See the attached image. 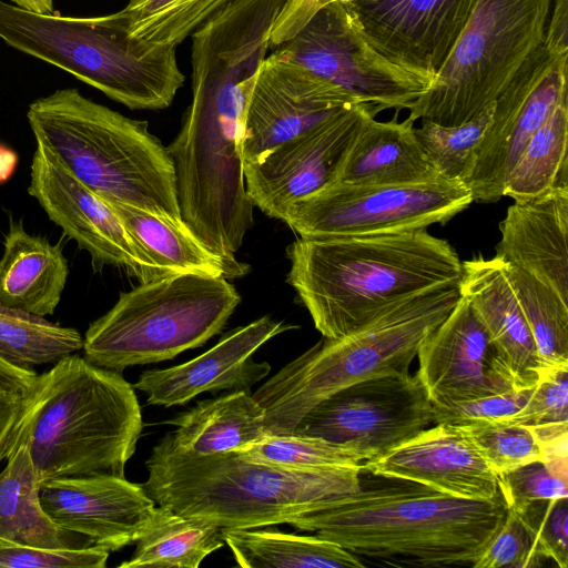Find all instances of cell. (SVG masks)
I'll list each match as a JSON object with an SVG mask.
<instances>
[{"label":"cell","mask_w":568,"mask_h":568,"mask_svg":"<svg viewBox=\"0 0 568 568\" xmlns=\"http://www.w3.org/2000/svg\"><path fill=\"white\" fill-rule=\"evenodd\" d=\"M287 283L325 338L342 337L400 302L458 286L463 262L426 230L295 240Z\"/></svg>","instance_id":"1"},{"label":"cell","mask_w":568,"mask_h":568,"mask_svg":"<svg viewBox=\"0 0 568 568\" xmlns=\"http://www.w3.org/2000/svg\"><path fill=\"white\" fill-rule=\"evenodd\" d=\"M334 499L291 526L368 557L422 566H473L507 514L504 497L470 500L388 478Z\"/></svg>","instance_id":"2"},{"label":"cell","mask_w":568,"mask_h":568,"mask_svg":"<svg viewBox=\"0 0 568 568\" xmlns=\"http://www.w3.org/2000/svg\"><path fill=\"white\" fill-rule=\"evenodd\" d=\"M141 484L159 506L220 528L288 524L361 488L358 467L288 468L236 450L194 455L176 448L170 433L153 447Z\"/></svg>","instance_id":"3"},{"label":"cell","mask_w":568,"mask_h":568,"mask_svg":"<svg viewBox=\"0 0 568 568\" xmlns=\"http://www.w3.org/2000/svg\"><path fill=\"white\" fill-rule=\"evenodd\" d=\"M142 428L133 385L121 373L71 354L37 375L22 395L11 452L28 445L41 484L101 473L124 476Z\"/></svg>","instance_id":"4"},{"label":"cell","mask_w":568,"mask_h":568,"mask_svg":"<svg viewBox=\"0 0 568 568\" xmlns=\"http://www.w3.org/2000/svg\"><path fill=\"white\" fill-rule=\"evenodd\" d=\"M27 118L37 144L103 200L183 221L172 161L145 121L70 88L33 101Z\"/></svg>","instance_id":"5"},{"label":"cell","mask_w":568,"mask_h":568,"mask_svg":"<svg viewBox=\"0 0 568 568\" xmlns=\"http://www.w3.org/2000/svg\"><path fill=\"white\" fill-rule=\"evenodd\" d=\"M458 298V286L433 290L390 306L342 337H323L252 394L264 409L266 435L293 434L310 409L341 388L408 374L420 345Z\"/></svg>","instance_id":"6"},{"label":"cell","mask_w":568,"mask_h":568,"mask_svg":"<svg viewBox=\"0 0 568 568\" xmlns=\"http://www.w3.org/2000/svg\"><path fill=\"white\" fill-rule=\"evenodd\" d=\"M0 39L132 110H163L184 83L175 47L131 38L115 14L40 13L0 0Z\"/></svg>","instance_id":"7"},{"label":"cell","mask_w":568,"mask_h":568,"mask_svg":"<svg viewBox=\"0 0 568 568\" xmlns=\"http://www.w3.org/2000/svg\"><path fill=\"white\" fill-rule=\"evenodd\" d=\"M241 302L224 276L180 274L121 293L84 336V358L122 373L200 347L221 332Z\"/></svg>","instance_id":"8"},{"label":"cell","mask_w":568,"mask_h":568,"mask_svg":"<svg viewBox=\"0 0 568 568\" xmlns=\"http://www.w3.org/2000/svg\"><path fill=\"white\" fill-rule=\"evenodd\" d=\"M552 0H475L429 89L407 119L458 125L488 106L544 42Z\"/></svg>","instance_id":"9"},{"label":"cell","mask_w":568,"mask_h":568,"mask_svg":"<svg viewBox=\"0 0 568 568\" xmlns=\"http://www.w3.org/2000/svg\"><path fill=\"white\" fill-rule=\"evenodd\" d=\"M460 180L415 184L335 182L292 204L284 222L304 239L351 237L426 230L473 203Z\"/></svg>","instance_id":"10"},{"label":"cell","mask_w":568,"mask_h":568,"mask_svg":"<svg viewBox=\"0 0 568 568\" xmlns=\"http://www.w3.org/2000/svg\"><path fill=\"white\" fill-rule=\"evenodd\" d=\"M270 49L333 84L356 104L371 105L377 112L408 109L432 84L374 49L341 0H329L311 11Z\"/></svg>","instance_id":"11"},{"label":"cell","mask_w":568,"mask_h":568,"mask_svg":"<svg viewBox=\"0 0 568 568\" xmlns=\"http://www.w3.org/2000/svg\"><path fill=\"white\" fill-rule=\"evenodd\" d=\"M432 424L429 395L418 375L408 373L368 378L338 389L310 409L293 434L355 448L371 460Z\"/></svg>","instance_id":"12"},{"label":"cell","mask_w":568,"mask_h":568,"mask_svg":"<svg viewBox=\"0 0 568 568\" xmlns=\"http://www.w3.org/2000/svg\"><path fill=\"white\" fill-rule=\"evenodd\" d=\"M378 112L367 104L334 118L244 164L247 194L267 216L285 219L295 202L337 182L343 162L364 125Z\"/></svg>","instance_id":"13"},{"label":"cell","mask_w":568,"mask_h":568,"mask_svg":"<svg viewBox=\"0 0 568 568\" xmlns=\"http://www.w3.org/2000/svg\"><path fill=\"white\" fill-rule=\"evenodd\" d=\"M364 38L390 62L433 82L475 0H341Z\"/></svg>","instance_id":"14"},{"label":"cell","mask_w":568,"mask_h":568,"mask_svg":"<svg viewBox=\"0 0 568 568\" xmlns=\"http://www.w3.org/2000/svg\"><path fill=\"white\" fill-rule=\"evenodd\" d=\"M356 103L333 84L273 53L266 57L246 109L244 164L334 118Z\"/></svg>","instance_id":"15"},{"label":"cell","mask_w":568,"mask_h":568,"mask_svg":"<svg viewBox=\"0 0 568 568\" xmlns=\"http://www.w3.org/2000/svg\"><path fill=\"white\" fill-rule=\"evenodd\" d=\"M28 192L64 235L90 254L95 271L122 267L146 283L144 261L115 211L41 144L32 156Z\"/></svg>","instance_id":"16"},{"label":"cell","mask_w":568,"mask_h":568,"mask_svg":"<svg viewBox=\"0 0 568 568\" xmlns=\"http://www.w3.org/2000/svg\"><path fill=\"white\" fill-rule=\"evenodd\" d=\"M418 377L432 403L471 400L517 389L469 300L459 298L417 353Z\"/></svg>","instance_id":"17"},{"label":"cell","mask_w":568,"mask_h":568,"mask_svg":"<svg viewBox=\"0 0 568 568\" xmlns=\"http://www.w3.org/2000/svg\"><path fill=\"white\" fill-rule=\"evenodd\" d=\"M40 499L60 528L109 552L135 544L156 505L141 484L104 473L45 480Z\"/></svg>","instance_id":"18"},{"label":"cell","mask_w":568,"mask_h":568,"mask_svg":"<svg viewBox=\"0 0 568 568\" xmlns=\"http://www.w3.org/2000/svg\"><path fill=\"white\" fill-rule=\"evenodd\" d=\"M295 328L263 316L239 326L200 356L164 369L144 371L133 384L148 397V404L171 407L184 405L202 393L250 390L271 372L267 362H255L253 354L268 339Z\"/></svg>","instance_id":"19"},{"label":"cell","mask_w":568,"mask_h":568,"mask_svg":"<svg viewBox=\"0 0 568 568\" xmlns=\"http://www.w3.org/2000/svg\"><path fill=\"white\" fill-rule=\"evenodd\" d=\"M375 476L415 481L453 497L494 500L498 476L467 434L435 424L377 458L362 464Z\"/></svg>","instance_id":"20"},{"label":"cell","mask_w":568,"mask_h":568,"mask_svg":"<svg viewBox=\"0 0 568 568\" xmlns=\"http://www.w3.org/2000/svg\"><path fill=\"white\" fill-rule=\"evenodd\" d=\"M499 231L495 256L536 276L568 302V179L514 201Z\"/></svg>","instance_id":"21"},{"label":"cell","mask_w":568,"mask_h":568,"mask_svg":"<svg viewBox=\"0 0 568 568\" xmlns=\"http://www.w3.org/2000/svg\"><path fill=\"white\" fill-rule=\"evenodd\" d=\"M459 294L466 296L514 378L517 389L534 387L545 372L503 262L481 255L463 262Z\"/></svg>","instance_id":"22"},{"label":"cell","mask_w":568,"mask_h":568,"mask_svg":"<svg viewBox=\"0 0 568 568\" xmlns=\"http://www.w3.org/2000/svg\"><path fill=\"white\" fill-rule=\"evenodd\" d=\"M0 258V305L45 317L59 305L69 276L61 243L11 220Z\"/></svg>","instance_id":"23"},{"label":"cell","mask_w":568,"mask_h":568,"mask_svg":"<svg viewBox=\"0 0 568 568\" xmlns=\"http://www.w3.org/2000/svg\"><path fill=\"white\" fill-rule=\"evenodd\" d=\"M560 58L564 57L554 54L542 42L495 99L491 122L459 179L470 190L474 201L490 203L504 196L505 152L517 118L531 92Z\"/></svg>","instance_id":"24"},{"label":"cell","mask_w":568,"mask_h":568,"mask_svg":"<svg viewBox=\"0 0 568 568\" xmlns=\"http://www.w3.org/2000/svg\"><path fill=\"white\" fill-rule=\"evenodd\" d=\"M435 170L414 132V122L396 116L368 120L352 144L337 182L351 184H415L437 180Z\"/></svg>","instance_id":"25"},{"label":"cell","mask_w":568,"mask_h":568,"mask_svg":"<svg viewBox=\"0 0 568 568\" xmlns=\"http://www.w3.org/2000/svg\"><path fill=\"white\" fill-rule=\"evenodd\" d=\"M115 211L141 254L146 283L180 274L234 278L227 265L213 254L183 221L105 200Z\"/></svg>","instance_id":"26"},{"label":"cell","mask_w":568,"mask_h":568,"mask_svg":"<svg viewBox=\"0 0 568 568\" xmlns=\"http://www.w3.org/2000/svg\"><path fill=\"white\" fill-rule=\"evenodd\" d=\"M265 413L250 390H234L197 402L166 420L173 445L194 455H215L242 449L266 436Z\"/></svg>","instance_id":"27"},{"label":"cell","mask_w":568,"mask_h":568,"mask_svg":"<svg viewBox=\"0 0 568 568\" xmlns=\"http://www.w3.org/2000/svg\"><path fill=\"white\" fill-rule=\"evenodd\" d=\"M40 487L29 447L21 443L0 471V538L47 549L80 547L44 511Z\"/></svg>","instance_id":"28"},{"label":"cell","mask_w":568,"mask_h":568,"mask_svg":"<svg viewBox=\"0 0 568 568\" xmlns=\"http://www.w3.org/2000/svg\"><path fill=\"white\" fill-rule=\"evenodd\" d=\"M224 544L243 568H361L355 554L315 536L276 529L221 528Z\"/></svg>","instance_id":"29"},{"label":"cell","mask_w":568,"mask_h":568,"mask_svg":"<svg viewBox=\"0 0 568 568\" xmlns=\"http://www.w3.org/2000/svg\"><path fill=\"white\" fill-rule=\"evenodd\" d=\"M223 546L220 527L158 505L133 555L118 567L199 568Z\"/></svg>","instance_id":"30"},{"label":"cell","mask_w":568,"mask_h":568,"mask_svg":"<svg viewBox=\"0 0 568 568\" xmlns=\"http://www.w3.org/2000/svg\"><path fill=\"white\" fill-rule=\"evenodd\" d=\"M567 142L568 94L527 142L505 181L503 195L526 200L568 179Z\"/></svg>","instance_id":"31"},{"label":"cell","mask_w":568,"mask_h":568,"mask_svg":"<svg viewBox=\"0 0 568 568\" xmlns=\"http://www.w3.org/2000/svg\"><path fill=\"white\" fill-rule=\"evenodd\" d=\"M503 262V261H501ZM544 369L568 366V302L525 270L503 262Z\"/></svg>","instance_id":"32"},{"label":"cell","mask_w":568,"mask_h":568,"mask_svg":"<svg viewBox=\"0 0 568 568\" xmlns=\"http://www.w3.org/2000/svg\"><path fill=\"white\" fill-rule=\"evenodd\" d=\"M82 346L83 337L75 328L0 305V358L8 364L33 371L34 366L57 363Z\"/></svg>","instance_id":"33"},{"label":"cell","mask_w":568,"mask_h":568,"mask_svg":"<svg viewBox=\"0 0 568 568\" xmlns=\"http://www.w3.org/2000/svg\"><path fill=\"white\" fill-rule=\"evenodd\" d=\"M232 0H130L116 19L128 34L153 45L175 47Z\"/></svg>","instance_id":"34"},{"label":"cell","mask_w":568,"mask_h":568,"mask_svg":"<svg viewBox=\"0 0 568 568\" xmlns=\"http://www.w3.org/2000/svg\"><path fill=\"white\" fill-rule=\"evenodd\" d=\"M236 452L254 462L288 468L358 467L366 460L355 448L297 434L266 435Z\"/></svg>","instance_id":"35"},{"label":"cell","mask_w":568,"mask_h":568,"mask_svg":"<svg viewBox=\"0 0 568 568\" xmlns=\"http://www.w3.org/2000/svg\"><path fill=\"white\" fill-rule=\"evenodd\" d=\"M494 102L469 121L442 125L427 119L414 128L415 135L439 176L459 180L483 140L493 118Z\"/></svg>","instance_id":"36"},{"label":"cell","mask_w":568,"mask_h":568,"mask_svg":"<svg viewBox=\"0 0 568 568\" xmlns=\"http://www.w3.org/2000/svg\"><path fill=\"white\" fill-rule=\"evenodd\" d=\"M460 428L497 476L534 462H542L539 444L528 426L493 422Z\"/></svg>","instance_id":"37"},{"label":"cell","mask_w":568,"mask_h":568,"mask_svg":"<svg viewBox=\"0 0 568 568\" xmlns=\"http://www.w3.org/2000/svg\"><path fill=\"white\" fill-rule=\"evenodd\" d=\"M547 560L539 551L536 539L524 521L511 510L496 530L474 568H536Z\"/></svg>","instance_id":"38"},{"label":"cell","mask_w":568,"mask_h":568,"mask_svg":"<svg viewBox=\"0 0 568 568\" xmlns=\"http://www.w3.org/2000/svg\"><path fill=\"white\" fill-rule=\"evenodd\" d=\"M511 511L532 532L540 554L554 560L559 568H567L568 497L530 503Z\"/></svg>","instance_id":"39"},{"label":"cell","mask_w":568,"mask_h":568,"mask_svg":"<svg viewBox=\"0 0 568 568\" xmlns=\"http://www.w3.org/2000/svg\"><path fill=\"white\" fill-rule=\"evenodd\" d=\"M109 554L98 546L47 549L0 538V568H104Z\"/></svg>","instance_id":"40"},{"label":"cell","mask_w":568,"mask_h":568,"mask_svg":"<svg viewBox=\"0 0 568 568\" xmlns=\"http://www.w3.org/2000/svg\"><path fill=\"white\" fill-rule=\"evenodd\" d=\"M501 423L528 427L568 423V366L546 369L525 406Z\"/></svg>","instance_id":"41"},{"label":"cell","mask_w":568,"mask_h":568,"mask_svg":"<svg viewBox=\"0 0 568 568\" xmlns=\"http://www.w3.org/2000/svg\"><path fill=\"white\" fill-rule=\"evenodd\" d=\"M534 387L513 389L471 400L449 404L433 403L434 424L462 427L480 423L503 422L525 406Z\"/></svg>","instance_id":"42"},{"label":"cell","mask_w":568,"mask_h":568,"mask_svg":"<svg viewBox=\"0 0 568 568\" xmlns=\"http://www.w3.org/2000/svg\"><path fill=\"white\" fill-rule=\"evenodd\" d=\"M498 486L510 510L539 500L568 497L567 480L552 475L541 462L498 475Z\"/></svg>","instance_id":"43"},{"label":"cell","mask_w":568,"mask_h":568,"mask_svg":"<svg viewBox=\"0 0 568 568\" xmlns=\"http://www.w3.org/2000/svg\"><path fill=\"white\" fill-rule=\"evenodd\" d=\"M21 407L22 394L0 387V462L10 455Z\"/></svg>","instance_id":"44"},{"label":"cell","mask_w":568,"mask_h":568,"mask_svg":"<svg viewBox=\"0 0 568 568\" xmlns=\"http://www.w3.org/2000/svg\"><path fill=\"white\" fill-rule=\"evenodd\" d=\"M544 43L558 57L568 55V0H552Z\"/></svg>","instance_id":"45"},{"label":"cell","mask_w":568,"mask_h":568,"mask_svg":"<svg viewBox=\"0 0 568 568\" xmlns=\"http://www.w3.org/2000/svg\"><path fill=\"white\" fill-rule=\"evenodd\" d=\"M329 0H293L278 18L270 42H276L295 28L311 11Z\"/></svg>","instance_id":"46"},{"label":"cell","mask_w":568,"mask_h":568,"mask_svg":"<svg viewBox=\"0 0 568 568\" xmlns=\"http://www.w3.org/2000/svg\"><path fill=\"white\" fill-rule=\"evenodd\" d=\"M38 374L36 371L14 367L0 358V387L24 394Z\"/></svg>","instance_id":"47"},{"label":"cell","mask_w":568,"mask_h":568,"mask_svg":"<svg viewBox=\"0 0 568 568\" xmlns=\"http://www.w3.org/2000/svg\"><path fill=\"white\" fill-rule=\"evenodd\" d=\"M18 161L17 152L8 145L0 143V184L11 179L17 169Z\"/></svg>","instance_id":"48"},{"label":"cell","mask_w":568,"mask_h":568,"mask_svg":"<svg viewBox=\"0 0 568 568\" xmlns=\"http://www.w3.org/2000/svg\"><path fill=\"white\" fill-rule=\"evenodd\" d=\"M13 4L40 13H53V0H10Z\"/></svg>","instance_id":"49"}]
</instances>
